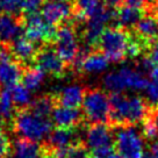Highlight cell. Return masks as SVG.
<instances>
[{"label":"cell","mask_w":158,"mask_h":158,"mask_svg":"<svg viewBox=\"0 0 158 158\" xmlns=\"http://www.w3.org/2000/svg\"><path fill=\"white\" fill-rule=\"evenodd\" d=\"M56 1H70V0H56Z\"/></svg>","instance_id":"cell-45"},{"label":"cell","mask_w":158,"mask_h":158,"mask_svg":"<svg viewBox=\"0 0 158 158\" xmlns=\"http://www.w3.org/2000/svg\"><path fill=\"white\" fill-rule=\"evenodd\" d=\"M40 158H52V156L50 155V152H48V153H42V156Z\"/></svg>","instance_id":"cell-44"},{"label":"cell","mask_w":158,"mask_h":158,"mask_svg":"<svg viewBox=\"0 0 158 158\" xmlns=\"http://www.w3.org/2000/svg\"><path fill=\"white\" fill-rule=\"evenodd\" d=\"M144 97L145 101L149 106L157 107L158 106V81L151 80L149 81L147 87L144 89Z\"/></svg>","instance_id":"cell-29"},{"label":"cell","mask_w":158,"mask_h":158,"mask_svg":"<svg viewBox=\"0 0 158 158\" xmlns=\"http://www.w3.org/2000/svg\"><path fill=\"white\" fill-rule=\"evenodd\" d=\"M21 26L12 14H0V42L10 43L19 37Z\"/></svg>","instance_id":"cell-20"},{"label":"cell","mask_w":158,"mask_h":158,"mask_svg":"<svg viewBox=\"0 0 158 158\" xmlns=\"http://www.w3.org/2000/svg\"><path fill=\"white\" fill-rule=\"evenodd\" d=\"M13 156L14 158H40L42 156V149L36 142L19 138L13 143Z\"/></svg>","instance_id":"cell-22"},{"label":"cell","mask_w":158,"mask_h":158,"mask_svg":"<svg viewBox=\"0 0 158 158\" xmlns=\"http://www.w3.org/2000/svg\"><path fill=\"white\" fill-rule=\"evenodd\" d=\"M42 18L51 26L62 23L73 14V8L70 1H56L48 0L45 1L42 8Z\"/></svg>","instance_id":"cell-12"},{"label":"cell","mask_w":158,"mask_h":158,"mask_svg":"<svg viewBox=\"0 0 158 158\" xmlns=\"http://www.w3.org/2000/svg\"><path fill=\"white\" fill-rule=\"evenodd\" d=\"M106 158H124V157L122 155H120L118 152H112V153H109Z\"/></svg>","instance_id":"cell-42"},{"label":"cell","mask_w":158,"mask_h":158,"mask_svg":"<svg viewBox=\"0 0 158 158\" xmlns=\"http://www.w3.org/2000/svg\"><path fill=\"white\" fill-rule=\"evenodd\" d=\"M114 145L124 158L145 157L144 137L134 126H121L114 136Z\"/></svg>","instance_id":"cell-5"},{"label":"cell","mask_w":158,"mask_h":158,"mask_svg":"<svg viewBox=\"0 0 158 158\" xmlns=\"http://www.w3.org/2000/svg\"><path fill=\"white\" fill-rule=\"evenodd\" d=\"M45 78V72L40 68H30L23 72L22 76V85L26 86L29 91L39 89Z\"/></svg>","instance_id":"cell-23"},{"label":"cell","mask_w":158,"mask_h":158,"mask_svg":"<svg viewBox=\"0 0 158 158\" xmlns=\"http://www.w3.org/2000/svg\"><path fill=\"white\" fill-rule=\"evenodd\" d=\"M158 2V0H126V4L133 7H137L141 8L142 6L148 5V6H153Z\"/></svg>","instance_id":"cell-36"},{"label":"cell","mask_w":158,"mask_h":158,"mask_svg":"<svg viewBox=\"0 0 158 158\" xmlns=\"http://www.w3.org/2000/svg\"><path fill=\"white\" fill-rule=\"evenodd\" d=\"M10 49L15 58L23 63L31 62L33 59L36 58V55H37L35 43L27 37H18L15 41L12 42Z\"/></svg>","instance_id":"cell-19"},{"label":"cell","mask_w":158,"mask_h":158,"mask_svg":"<svg viewBox=\"0 0 158 158\" xmlns=\"http://www.w3.org/2000/svg\"><path fill=\"white\" fill-rule=\"evenodd\" d=\"M14 101L8 89L0 91V118L8 121L14 116Z\"/></svg>","instance_id":"cell-25"},{"label":"cell","mask_w":158,"mask_h":158,"mask_svg":"<svg viewBox=\"0 0 158 158\" xmlns=\"http://www.w3.org/2000/svg\"><path fill=\"white\" fill-rule=\"evenodd\" d=\"M143 10L137 7L124 5L118 7L116 12H114V20L116 21L120 28H131L137 25V22L142 19Z\"/></svg>","instance_id":"cell-18"},{"label":"cell","mask_w":158,"mask_h":158,"mask_svg":"<svg viewBox=\"0 0 158 158\" xmlns=\"http://www.w3.org/2000/svg\"><path fill=\"white\" fill-rule=\"evenodd\" d=\"M91 158H99V157H95V156H93V157H91Z\"/></svg>","instance_id":"cell-46"},{"label":"cell","mask_w":158,"mask_h":158,"mask_svg":"<svg viewBox=\"0 0 158 158\" xmlns=\"http://www.w3.org/2000/svg\"><path fill=\"white\" fill-rule=\"evenodd\" d=\"M73 65L77 69L84 71L85 73L99 74L107 70L109 65V59L102 52L86 54L85 51L80 49Z\"/></svg>","instance_id":"cell-11"},{"label":"cell","mask_w":158,"mask_h":158,"mask_svg":"<svg viewBox=\"0 0 158 158\" xmlns=\"http://www.w3.org/2000/svg\"><path fill=\"white\" fill-rule=\"evenodd\" d=\"M77 143V134L73 128H58L51 131L49 136L50 149L69 148Z\"/></svg>","instance_id":"cell-21"},{"label":"cell","mask_w":158,"mask_h":158,"mask_svg":"<svg viewBox=\"0 0 158 158\" xmlns=\"http://www.w3.org/2000/svg\"><path fill=\"white\" fill-rule=\"evenodd\" d=\"M123 0H105V2L110 7H115V6H118Z\"/></svg>","instance_id":"cell-41"},{"label":"cell","mask_w":158,"mask_h":158,"mask_svg":"<svg viewBox=\"0 0 158 158\" xmlns=\"http://www.w3.org/2000/svg\"><path fill=\"white\" fill-rule=\"evenodd\" d=\"M10 93H12V98H13L15 106H18V107L25 108V107L33 104L31 91H29L23 85H14L10 89Z\"/></svg>","instance_id":"cell-26"},{"label":"cell","mask_w":158,"mask_h":158,"mask_svg":"<svg viewBox=\"0 0 158 158\" xmlns=\"http://www.w3.org/2000/svg\"><path fill=\"white\" fill-rule=\"evenodd\" d=\"M56 52L65 62V64H73L80 51L78 39L76 31L70 26H62L57 30L56 40Z\"/></svg>","instance_id":"cell-8"},{"label":"cell","mask_w":158,"mask_h":158,"mask_svg":"<svg viewBox=\"0 0 158 158\" xmlns=\"http://www.w3.org/2000/svg\"><path fill=\"white\" fill-rule=\"evenodd\" d=\"M74 2H76V8H77L74 12V19L77 21L86 20L101 5L99 0H74Z\"/></svg>","instance_id":"cell-24"},{"label":"cell","mask_w":158,"mask_h":158,"mask_svg":"<svg viewBox=\"0 0 158 158\" xmlns=\"http://www.w3.org/2000/svg\"><path fill=\"white\" fill-rule=\"evenodd\" d=\"M131 39L129 34L120 27L106 28L99 40L101 52L114 63H120L128 57V49Z\"/></svg>","instance_id":"cell-4"},{"label":"cell","mask_w":158,"mask_h":158,"mask_svg":"<svg viewBox=\"0 0 158 158\" xmlns=\"http://www.w3.org/2000/svg\"><path fill=\"white\" fill-rule=\"evenodd\" d=\"M150 76H151L152 80L158 81V64L153 66V69L151 70V72H150Z\"/></svg>","instance_id":"cell-40"},{"label":"cell","mask_w":158,"mask_h":158,"mask_svg":"<svg viewBox=\"0 0 158 158\" xmlns=\"http://www.w3.org/2000/svg\"><path fill=\"white\" fill-rule=\"evenodd\" d=\"M10 151V142L7 134L0 129V158H5Z\"/></svg>","instance_id":"cell-32"},{"label":"cell","mask_w":158,"mask_h":158,"mask_svg":"<svg viewBox=\"0 0 158 158\" xmlns=\"http://www.w3.org/2000/svg\"><path fill=\"white\" fill-rule=\"evenodd\" d=\"M149 80L138 69L123 66L108 72L104 77L102 84L108 92L123 93L124 91H144Z\"/></svg>","instance_id":"cell-3"},{"label":"cell","mask_w":158,"mask_h":158,"mask_svg":"<svg viewBox=\"0 0 158 158\" xmlns=\"http://www.w3.org/2000/svg\"><path fill=\"white\" fill-rule=\"evenodd\" d=\"M31 106V112H34L35 114H37L40 116H44V118H49V115H51L52 110L55 108L54 105V99L48 97V95H43L40 97L36 100L33 101Z\"/></svg>","instance_id":"cell-27"},{"label":"cell","mask_w":158,"mask_h":158,"mask_svg":"<svg viewBox=\"0 0 158 158\" xmlns=\"http://www.w3.org/2000/svg\"><path fill=\"white\" fill-rule=\"evenodd\" d=\"M149 57H150L151 60L155 63V65L158 64V42L152 45V48H151V50H150V55H149Z\"/></svg>","instance_id":"cell-37"},{"label":"cell","mask_w":158,"mask_h":158,"mask_svg":"<svg viewBox=\"0 0 158 158\" xmlns=\"http://www.w3.org/2000/svg\"><path fill=\"white\" fill-rule=\"evenodd\" d=\"M110 118L118 126H134L148 118L149 105L138 95L113 93L110 97Z\"/></svg>","instance_id":"cell-1"},{"label":"cell","mask_w":158,"mask_h":158,"mask_svg":"<svg viewBox=\"0 0 158 158\" xmlns=\"http://www.w3.org/2000/svg\"><path fill=\"white\" fill-rule=\"evenodd\" d=\"M23 31H25V37L34 43L55 42L57 35V29L55 28V26L49 25L39 13L26 15Z\"/></svg>","instance_id":"cell-9"},{"label":"cell","mask_w":158,"mask_h":158,"mask_svg":"<svg viewBox=\"0 0 158 158\" xmlns=\"http://www.w3.org/2000/svg\"><path fill=\"white\" fill-rule=\"evenodd\" d=\"M44 4V0H23L21 10H23L26 15L37 14L40 10H42Z\"/></svg>","instance_id":"cell-30"},{"label":"cell","mask_w":158,"mask_h":158,"mask_svg":"<svg viewBox=\"0 0 158 158\" xmlns=\"http://www.w3.org/2000/svg\"><path fill=\"white\" fill-rule=\"evenodd\" d=\"M110 20H114V12L104 5H100L98 10L87 18L84 30V39L87 45L98 44L101 35L106 30V26Z\"/></svg>","instance_id":"cell-10"},{"label":"cell","mask_w":158,"mask_h":158,"mask_svg":"<svg viewBox=\"0 0 158 158\" xmlns=\"http://www.w3.org/2000/svg\"><path fill=\"white\" fill-rule=\"evenodd\" d=\"M35 62L37 64V68L51 76L59 77L65 71V62L59 57L56 50L51 48H44L39 51Z\"/></svg>","instance_id":"cell-13"},{"label":"cell","mask_w":158,"mask_h":158,"mask_svg":"<svg viewBox=\"0 0 158 158\" xmlns=\"http://www.w3.org/2000/svg\"><path fill=\"white\" fill-rule=\"evenodd\" d=\"M86 147L93 151V156L106 158L113 152L114 136L112 130L105 123L92 124L85 135Z\"/></svg>","instance_id":"cell-7"},{"label":"cell","mask_w":158,"mask_h":158,"mask_svg":"<svg viewBox=\"0 0 158 158\" xmlns=\"http://www.w3.org/2000/svg\"><path fill=\"white\" fill-rule=\"evenodd\" d=\"M142 135L145 139L156 141L158 138V120L156 118H147L142 124Z\"/></svg>","instance_id":"cell-28"},{"label":"cell","mask_w":158,"mask_h":158,"mask_svg":"<svg viewBox=\"0 0 158 158\" xmlns=\"http://www.w3.org/2000/svg\"><path fill=\"white\" fill-rule=\"evenodd\" d=\"M145 47L143 42H141L139 40H131L130 42V45H129L128 49V57H131V58H135V57H138L143 48Z\"/></svg>","instance_id":"cell-33"},{"label":"cell","mask_w":158,"mask_h":158,"mask_svg":"<svg viewBox=\"0 0 158 158\" xmlns=\"http://www.w3.org/2000/svg\"><path fill=\"white\" fill-rule=\"evenodd\" d=\"M23 71L19 63L12 59H6L0 63V85L5 87H13L22 79Z\"/></svg>","instance_id":"cell-17"},{"label":"cell","mask_w":158,"mask_h":158,"mask_svg":"<svg viewBox=\"0 0 158 158\" xmlns=\"http://www.w3.org/2000/svg\"><path fill=\"white\" fill-rule=\"evenodd\" d=\"M10 52L6 49H4V48H0V63L2 60H6V59H10Z\"/></svg>","instance_id":"cell-39"},{"label":"cell","mask_w":158,"mask_h":158,"mask_svg":"<svg viewBox=\"0 0 158 158\" xmlns=\"http://www.w3.org/2000/svg\"><path fill=\"white\" fill-rule=\"evenodd\" d=\"M68 158H91L87 148H85L81 144H74L69 149Z\"/></svg>","instance_id":"cell-31"},{"label":"cell","mask_w":158,"mask_h":158,"mask_svg":"<svg viewBox=\"0 0 158 158\" xmlns=\"http://www.w3.org/2000/svg\"><path fill=\"white\" fill-rule=\"evenodd\" d=\"M135 33L137 39L144 45L150 44L158 37V19L156 15H143L142 19L135 26Z\"/></svg>","instance_id":"cell-16"},{"label":"cell","mask_w":158,"mask_h":158,"mask_svg":"<svg viewBox=\"0 0 158 158\" xmlns=\"http://www.w3.org/2000/svg\"><path fill=\"white\" fill-rule=\"evenodd\" d=\"M138 66H139V70L143 72H151V70L153 69V66H155V63H153L151 58L149 57V56H145V57H142L141 60H139V63H138Z\"/></svg>","instance_id":"cell-35"},{"label":"cell","mask_w":158,"mask_h":158,"mask_svg":"<svg viewBox=\"0 0 158 158\" xmlns=\"http://www.w3.org/2000/svg\"><path fill=\"white\" fill-rule=\"evenodd\" d=\"M83 114L78 108H70L64 106L55 107L51 113V121L58 128H74L81 121Z\"/></svg>","instance_id":"cell-14"},{"label":"cell","mask_w":158,"mask_h":158,"mask_svg":"<svg viewBox=\"0 0 158 158\" xmlns=\"http://www.w3.org/2000/svg\"><path fill=\"white\" fill-rule=\"evenodd\" d=\"M14 130L21 138L39 143L49 137L52 131V121L40 116L31 110L23 109L15 115Z\"/></svg>","instance_id":"cell-2"},{"label":"cell","mask_w":158,"mask_h":158,"mask_svg":"<svg viewBox=\"0 0 158 158\" xmlns=\"http://www.w3.org/2000/svg\"><path fill=\"white\" fill-rule=\"evenodd\" d=\"M5 2V10L8 14H15L21 10L23 0H4Z\"/></svg>","instance_id":"cell-34"},{"label":"cell","mask_w":158,"mask_h":158,"mask_svg":"<svg viewBox=\"0 0 158 158\" xmlns=\"http://www.w3.org/2000/svg\"><path fill=\"white\" fill-rule=\"evenodd\" d=\"M4 10H5V2H4V0H0V14Z\"/></svg>","instance_id":"cell-43"},{"label":"cell","mask_w":158,"mask_h":158,"mask_svg":"<svg viewBox=\"0 0 158 158\" xmlns=\"http://www.w3.org/2000/svg\"><path fill=\"white\" fill-rule=\"evenodd\" d=\"M144 158H158V142H155L150 147V151Z\"/></svg>","instance_id":"cell-38"},{"label":"cell","mask_w":158,"mask_h":158,"mask_svg":"<svg viewBox=\"0 0 158 158\" xmlns=\"http://www.w3.org/2000/svg\"><path fill=\"white\" fill-rule=\"evenodd\" d=\"M83 115L92 124L106 123L110 118L109 97L102 89H89L83 101Z\"/></svg>","instance_id":"cell-6"},{"label":"cell","mask_w":158,"mask_h":158,"mask_svg":"<svg viewBox=\"0 0 158 158\" xmlns=\"http://www.w3.org/2000/svg\"><path fill=\"white\" fill-rule=\"evenodd\" d=\"M86 92L84 86L79 84H70L60 89L57 95V100L60 106L70 107V108H78L83 105Z\"/></svg>","instance_id":"cell-15"}]
</instances>
